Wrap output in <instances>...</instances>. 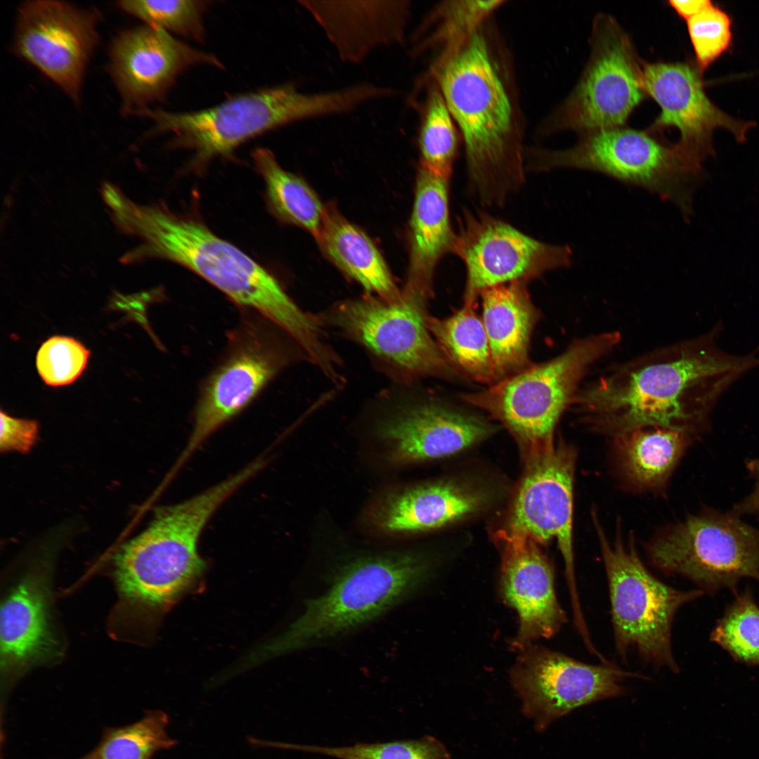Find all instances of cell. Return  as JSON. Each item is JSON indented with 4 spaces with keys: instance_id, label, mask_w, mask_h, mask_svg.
<instances>
[{
    "instance_id": "cell-17",
    "label": "cell",
    "mask_w": 759,
    "mask_h": 759,
    "mask_svg": "<svg viewBox=\"0 0 759 759\" xmlns=\"http://www.w3.org/2000/svg\"><path fill=\"white\" fill-rule=\"evenodd\" d=\"M99 17L64 1H27L18 9L13 51L78 103Z\"/></svg>"
},
{
    "instance_id": "cell-41",
    "label": "cell",
    "mask_w": 759,
    "mask_h": 759,
    "mask_svg": "<svg viewBox=\"0 0 759 759\" xmlns=\"http://www.w3.org/2000/svg\"><path fill=\"white\" fill-rule=\"evenodd\" d=\"M746 467L751 476L754 479L753 489L749 495L737 502L730 512L740 517L746 514L759 516V458L747 460Z\"/></svg>"
},
{
    "instance_id": "cell-39",
    "label": "cell",
    "mask_w": 759,
    "mask_h": 759,
    "mask_svg": "<svg viewBox=\"0 0 759 759\" xmlns=\"http://www.w3.org/2000/svg\"><path fill=\"white\" fill-rule=\"evenodd\" d=\"M38 432L37 422L12 417L1 410V451L28 452L35 444Z\"/></svg>"
},
{
    "instance_id": "cell-9",
    "label": "cell",
    "mask_w": 759,
    "mask_h": 759,
    "mask_svg": "<svg viewBox=\"0 0 759 759\" xmlns=\"http://www.w3.org/2000/svg\"><path fill=\"white\" fill-rule=\"evenodd\" d=\"M597 528L607 577L617 653L625 660L630 649L655 668L677 673L671 629L677 610L704 595L700 589L680 590L654 577L641 561L632 539L625 546L619 533L611 545Z\"/></svg>"
},
{
    "instance_id": "cell-7",
    "label": "cell",
    "mask_w": 759,
    "mask_h": 759,
    "mask_svg": "<svg viewBox=\"0 0 759 759\" xmlns=\"http://www.w3.org/2000/svg\"><path fill=\"white\" fill-rule=\"evenodd\" d=\"M620 340L618 332L576 339L557 357L460 397L500 421L516 439L526 461L554 444L556 424L573 405L580 382Z\"/></svg>"
},
{
    "instance_id": "cell-21",
    "label": "cell",
    "mask_w": 759,
    "mask_h": 759,
    "mask_svg": "<svg viewBox=\"0 0 759 759\" xmlns=\"http://www.w3.org/2000/svg\"><path fill=\"white\" fill-rule=\"evenodd\" d=\"M49 561H39L7 592L0 615L1 666L6 689L29 669L61 651L54 628Z\"/></svg>"
},
{
    "instance_id": "cell-23",
    "label": "cell",
    "mask_w": 759,
    "mask_h": 759,
    "mask_svg": "<svg viewBox=\"0 0 759 759\" xmlns=\"http://www.w3.org/2000/svg\"><path fill=\"white\" fill-rule=\"evenodd\" d=\"M344 62L359 63L375 49L402 44L410 11L408 1H301Z\"/></svg>"
},
{
    "instance_id": "cell-27",
    "label": "cell",
    "mask_w": 759,
    "mask_h": 759,
    "mask_svg": "<svg viewBox=\"0 0 759 759\" xmlns=\"http://www.w3.org/2000/svg\"><path fill=\"white\" fill-rule=\"evenodd\" d=\"M322 251L340 270L380 299L398 303L403 297L380 252L361 229L326 207L316 238Z\"/></svg>"
},
{
    "instance_id": "cell-37",
    "label": "cell",
    "mask_w": 759,
    "mask_h": 759,
    "mask_svg": "<svg viewBox=\"0 0 759 759\" xmlns=\"http://www.w3.org/2000/svg\"><path fill=\"white\" fill-rule=\"evenodd\" d=\"M90 352L76 339L54 336L38 350L37 368L44 382L53 387L69 384L82 373Z\"/></svg>"
},
{
    "instance_id": "cell-8",
    "label": "cell",
    "mask_w": 759,
    "mask_h": 759,
    "mask_svg": "<svg viewBox=\"0 0 759 759\" xmlns=\"http://www.w3.org/2000/svg\"><path fill=\"white\" fill-rule=\"evenodd\" d=\"M524 155L526 169L600 173L658 195L685 215L690 212L692 187L701 169L676 143H670L649 129L625 126L580 134L577 143L566 149L526 148Z\"/></svg>"
},
{
    "instance_id": "cell-5",
    "label": "cell",
    "mask_w": 759,
    "mask_h": 759,
    "mask_svg": "<svg viewBox=\"0 0 759 759\" xmlns=\"http://www.w3.org/2000/svg\"><path fill=\"white\" fill-rule=\"evenodd\" d=\"M428 571L423 557L412 552L349 562L340 569L327 591L306 601L300 616L256 651L252 661L256 663L304 649L374 621L422 585Z\"/></svg>"
},
{
    "instance_id": "cell-34",
    "label": "cell",
    "mask_w": 759,
    "mask_h": 759,
    "mask_svg": "<svg viewBox=\"0 0 759 759\" xmlns=\"http://www.w3.org/2000/svg\"><path fill=\"white\" fill-rule=\"evenodd\" d=\"M710 640L725 650L737 662L759 666V606L746 587L718 620Z\"/></svg>"
},
{
    "instance_id": "cell-24",
    "label": "cell",
    "mask_w": 759,
    "mask_h": 759,
    "mask_svg": "<svg viewBox=\"0 0 759 759\" xmlns=\"http://www.w3.org/2000/svg\"><path fill=\"white\" fill-rule=\"evenodd\" d=\"M449 181L419 167L410 221V261L402 295L427 306L440 260L453 253L455 233L449 211Z\"/></svg>"
},
{
    "instance_id": "cell-28",
    "label": "cell",
    "mask_w": 759,
    "mask_h": 759,
    "mask_svg": "<svg viewBox=\"0 0 759 759\" xmlns=\"http://www.w3.org/2000/svg\"><path fill=\"white\" fill-rule=\"evenodd\" d=\"M693 435L661 427L637 428L617 434L623 472L641 488H658L669 477Z\"/></svg>"
},
{
    "instance_id": "cell-11",
    "label": "cell",
    "mask_w": 759,
    "mask_h": 759,
    "mask_svg": "<svg viewBox=\"0 0 759 759\" xmlns=\"http://www.w3.org/2000/svg\"><path fill=\"white\" fill-rule=\"evenodd\" d=\"M589 61L572 92L542 124L545 134L624 126L646 98L642 83L643 61L629 35L611 16L600 13L593 22Z\"/></svg>"
},
{
    "instance_id": "cell-20",
    "label": "cell",
    "mask_w": 759,
    "mask_h": 759,
    "mask_svg": "<svg viewBox=\"0 0 759 759\" xmlns=\"http://www.w3.org/2000/svg\"><path fill=\"white\" fill-rule=\"evenodd\" d=\"M494 539L501 550V593L519 616L511 647L519 652L538 639L557 634L566 616L557 598L553 567L539 544L500 530Z\"/></svg>"
},
{
    "instance_id": "cell-16",
    "label": "cell",
    "mask_w": 759,
    "mask_h": 759,
    "mask_svg": "<svg viewBox=\"0 0 759 759\" xmlns=\"http://www.w3.org/2000/svg\"><path fill=\"white\" fill-rule=\"evenodd\" d=\"M576 450L560 441L525 461L526 468L500 531L545 545L556 539L564 558L573 616L583 614L576 588L572 543Z\"/></svg>"
},
{
    "instance_id": "cell-4",
    "label": "cell",
    "mask_w": 759,
    "mask_h": 759,
    "mask_svg": "<svg viewBox=\"0 0 759 759\" xmlns=\"http://www.w3.org/2000/svg\"><path fill=\"white\" fill-rule=\"evenodd\" d=\"M242 480L232 475L181 503L160 507L141 533L124 544L114 559V578L125 617L162 610L198 579L205 562L199 537L216 509Z\"/></svg>"
},
{
    "instance_id": "cell-36",
    "label": "cell",
    "mask_w": 759,
    "mask_h": 759,
    "mask_svg": "<svg viewBox=\"0 0 759 759\" xmlns=\"http://www.w3.org/2000/svg\"><path fill=\"white\" fill-rule=\"evenodd\" d=\"M209 4L199 0H128L117 2V6L147 25L202 41L205 34L204 15Z\"/></svg>"
},
{
    "instance_id": "cell-15",
    "label": "cell",
    "mask_w": 759,
    "mask_h": 759,
    "mask_svg": "<svg viewBox=\"0 0 759 759\" xmlns=\"http://www.w3.org/2000/svg\"><path fill=\"white\" fill-rule=\"evenodd\" d=\"M510 676L538 730L578 707L623 694L626 679H647L611 662L587 664L533 644L519 651Z\"/></svg>"
},
{
    "instance_id": "cell-12",
    "label": "cell",
    "mask_w": 759,
    "mask_h": 759,
    "mask_svg": "<svg viewBox=\"0 0 759 759\" xmlns=\"http://www.w3.org/2000/svg\"><path fill=\"white\" fill-rule=\"evenodd\" d=\"M453 253L465 266L464 304L475 306L484 290L516 281L528 283L569 267L573 257L567 245L538 240L486 212L469 210L460 219Z\"/></svg>"
},
{
    "instance_id": "cell-19",
    "label": "cell",
    "mask_w": 759,
    "mask_h": 759,
    "mask_svg": "<svg viewBox=\"0 0 759 759\" xmlns=\"http://www.w3.org/2000/svg\"><path fill=\"white\" fill-rule=\"evenodd\" d=\"M200 65L223 67L215 55L193 48L162 29L145 25L115 37L108 69L121 96L122 112L136 115L162 100L182 73Z\"/></svg>"
},
{
    "instance_id": "cell-2",
    "label": "cell",
    "mask_w": 759,
    "mask_h": 759,
    "mask_svg": "<svg viewBox=\"0 0 759 759\" xmlns=\"http://www.w3.org/2000/svg\"><path fill=\"white\" fill-rule=\"evenodd\" d=\"M435 57L440 90L465 148L469 185L483 206H500L525 180L523 119L507 58L488 25Z\"/></svg>"
},
{
    "instance_id": "cell-3",
    "label": "cell",
    "mask_w": 759,
    "mask_h": 759,
    "mask_svg": "<svg viewBox=\"0 0 759 759\" xmlns=\"http://www.w3.org/2000/svg\"><path fill=\"white\" fill-rule=\"evenodd\" d=\"M129 230L144 240L145 254L187 268L292 337L302 338L310 331L311 316L271 273L198 221L157 206L136 205Z\"/></svg>"
},
{
    "instance_id": "cell-25",
    "label": "cell",
    "mask_w": 759,
    "mask_h": 759,
    "mask_svg": "<svg viewBox=\"0 0 759 759\" xmlns=\"http://www.w3.org/2000/svg\"><path fill=\"white\" fill-rule=\"evenodd\" d=\"M527 283L512 282L484 290L482 321L500 379L528 367L530 339L540 318Z\"/></svg>"
},
{
    "instance_id": "cell-6",
    "label": "cell",
    "mask_w": 759,
    "mask_h": 759,
    "mask_svg": "<svg viewBox=\"0 0 759 759\" xmlns=\"http://www.w3.org/2000/svg\"><path fill=\"white\" fill-rule=\"evenodd\" d=\"M351 87L304 93L284 84L240 94L211 108L176 112L145 108L137 115L150 119L151 134L168 132L174 145L194 152L197 162L230 155L247 141L305 119L349 112L358 105Z\"/></svg>"
},
{
    "instance_id": "cell-13",
    "label": "cell",
    "mask_w": 759,
    "mask_h": 759,
    "mask_svg": "<svg viewBox=\"0 0 759 759\" xmlns=\"http://www.w3.org/2000/svg\"><path fill=\"white\" fill-rule=\"evenodd\" d=\"M264 319L260 315L247 318L231 333L224 358L203 386L190 437L176 467L246 408L287 363Z\"/></svg>"
},
{
    "instance_id": "cell-31",
    "label": "cell",
    "mask_w": 759,
    "mask_h": 759,
    "mask_svg": "<svg viewBox=\"0 0 759 759\" xmlns=\"http://www.w3.org/2000/svg\"><path fill=\"white\" fill-rule=\"evenodd\" d=\"M504 3L502 0L439 3L418 28L412 56L431 49L437 51L436 57L454 51L486 24Z\"/></svg>"
},
{
    "instance_id": "cell-40",
    "label": "cell",
    "mask_w": 759,
    "mask_h": 759,
    "mask_svg": "<svg viewBox=\"0 0 759 759\" xmlns=\"http://www.w3.org/2000/svg\"><path fill=\"white\" fill-rule=\"evenodd\" d=\"M159 294L158 290L133 295L115 293L111 299L110 308L125 312L129 319L138 323L152 337H154L148 323L145 311L147 305L155 299L159 298Z\"/></svg>"
},
{
    "instance_id": "cell-38",
    "label": "cell",
    "mask_w": 759,
    "mask_h": 759,
    "mask_svg": "<svg viewBox=\"0 0 759 759\" xmlns=\"http://www.w3.org/2000/svg\"><path fill=\"white\" fill-rule=\"evenodd\" d=\"M687 22L696 67L703 73L729 48L732 20L726 12L712 4Z\"/></svg>"
},
{
    "instance_id": "cell-22",
    "label": "cell",
    "mask_w": 759,
    "mask_h": 759,
    "mask_svg": "<svg viewBox=\"0 0 759 759\" xmlns=\"http://www.w3.org/2000/svg\"><path fill=\"white\" fill-rule=\"evenodd\" d=\"M495 429L483 419L427 403L398 410L379 427L381 436L391 444L392 460L398 462L451 455L482 441Z\"/></svg>"
},
{
    "instance_id": "cell-43",
    "label": "cell",
    "mask_w": 759,
    "mask_h": 759,
    "mask_svg": "<svg viewBox=\"0 0 759 759\" xmlns=\"http://www.w3.org/2000/svg\"><path fill=\"white\" fill-rule=\"evenodd\" d=\"M668 4L680 17L687 20L713 4L709 0H670Z\"/></svg>"
},
{
    "instance_id": "cell-26",
    "label": "cell",
    "mask_w": 759,
    "mask_h": 759,
    "mask_svg": "<svg viewBox=\"0 0 759 759\" xmlns=\"http://www.w3.org/2000/svg\"><path fill=\"white\" fill-rule=\"evenodd\" d=\"M484 495L451 481L411 488L386 498L377 510V523L391 533L439 528L477 511Z\"/></svg>"
},
{
    "instance_id": "cell-10",
    "label": "cell",
    "mask_w": 759,
    "mask_h": 759,
    "mask_svg": "<svg viewBox=\"0 0 759 759\" xmlns=\"http://www.w3.org/2000/svg\"><path fill=\"white\" fill-rule=\"evenodd\" d=\"M659 570L691 580L713 595L738 592L744 578L759 581V529L731 512L705 507L659 535L647 547Z\"/></svg>"
},
{
    "instance_id": "cell-18",
    "label": "cell",
    "mask_w": 759,
    "mask_h": 759,
    "mask_svg": "<svg viewBox=\"0 0 759 759\" xmlns=\"http://www.w3.org/2000/svg\"><path fill=\"white\" fill-rule=\"evenodd\" d=\"M642 83L647 96L661 108L649 129L655 133L668 127L678 129L676 143L698 165L713 151L715 129H725L743 142L755 125L735 119L715 105L706 93L702 73L692 63L643 62Z\"/></svg>"
},
{
    "instance_id": "cell-29",
    "label": "cell",
    "mask_w": 759,
    "mask_h": 759,
    "mask_svg": "<svg viewBox=\"0 0 759 759\" xmlns=\"http://www.w3.org/2000/svg\"><path fill=\"white\" fill-rule=\"evenodd\" d=\"M475 308L464 304L443 319L427 315V325L440 351L458 372L491 385L500 379L482 319Z\"/></svg>"
},
{
    "instance_id": "cell-33",
    "label": "cell",
    "mask_w": 759,
    "mask_h": 759,
    "mask_svg": "<svg viewBox=\"0 0 759 759\" xmlns=\"http://www.w3.org/2000/svg\"><path fill=\"white\" fill-rule=\"evenodd\" d=\"M169 718L162 711H147L143 717L121 727H106L98 745L78 759H153L178 741L168 734Z\"/></svg>"
},
{
    "instance_id": "cell-35",
    "label": "cell",
    "mask_w": 759,
    "mask_h": 759,
    "mask_svg": "<svg viewBox=\"0 0 759 759\" xmlns=\"http://www.w3.org/2000/svg\"><path fill=\"white\" fill-rule=\"evenodd\" d=\"M271 746L318 754L337 759H451L444 745L433 737L387 742L356 743L351 746H323L271 742Z\"/></svg>"
},
{
    "instance_id": "cell-1",
    "label": "cell",
    "mask_w": 759,
    "mask_h": 759,
    "mask_svg": "<svg viewBox=\"0 0 759 759\" xmlns=\"http://www.w3.org/2000/svg\"><path fill=\"white\" fill-rule=\"evenodd\" d=\"M720 327L619 365L579 391L573 406L592 427L616 435L648 427L703 430L723 392L759 366V349L722 351Z\"/></svg>"
},
{
    "instance_id": "cell-42",
    "label": "cell",
    "mask_w": 759,
    "mask_h": 759,
    "mask_svg": "<svg viewBox=\"0 0 759 759\" xmlns=\"http://www.w3.org/2000/svg\"><path fill=\"white\" fill-rule=\"evenodd\" d=\"M101 192L105 203L114 211L117 218L126 219L130 216L134 205L130 202L118 188L109 183H105Z\"/></svg>"
},
{
    "instance_id": "cell-30",
    "label": "cell",
    "mask_w": 759,
    "mask_h": 759,
    "mask_svg": "<svg viewBox=\"0 0 759 759\" xmlns=\"http://www.w3.org/2000/svg\"><path fill=\"white\" fill-rule=\"evenodd\" d=\"M252 157L275 215L317 238L326 207L314 190L303 179L282 168L270 150L257 148Z\"/></svg>"
},
{
    "instance_id": "cell-14",
    "label": "cell",
    "mask_w": 759,
    "mask_h": 759,
    "mask_svg": "<svg viewBox=\"0 0 759 759\" xmlns=\"http://www.w3.org/2000/svg\"><path fill=\"white\" fill-rule=\"evenodd\" d=\"M427 315V308L403 297L398 303L367 297L337 305L327 321L405 377H455L458 372L432 338Z\"/></svg>"
},
{
    "instance_id": "cell-32",
    "label": "cell",
    "mask_w": 759,
    "mask_h": 759,
    "mask_svg": "<svg viewBox=\"0 0 759 759\" xmlns=\"http://www.w3.org/2000/svg\"><path fill=\"white\" fill-rule=\"evenodd\" d=\"M427 86L418 131L420 167L450 180L457 156L460 134L445 100L434 82Z\"/></svg>"
}]
</instances>
